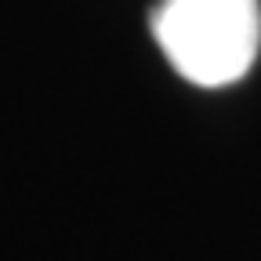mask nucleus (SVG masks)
Listing matches in <instances>:
<instances>
[{
	"instance_id": "f257e3e1",
	"label": "nucleus",
	"mask_w": 261,
	"mask_h": 261,
	"mask_svg": "<svg viewBox=\"0 0 261 261\" xmlns=\"http://www.w3.org/2000/svg\"><path fill=\"white\" fill-rule=\"evenodd\" d=\"M152 40L174 73L196 87H228L261 55V0H160Z\"/></svg>"
}]
</instances>
